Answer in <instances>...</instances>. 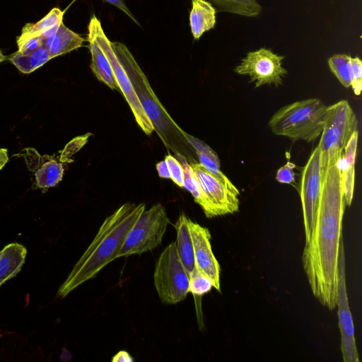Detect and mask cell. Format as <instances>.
Segmentation results:
<instances>
[{
    "mask_svg": "<svg viewBox=\"0 0 362 362\" xmlns=\"http://www.w3.org/2000/svg\"><path fill=\"white\" fill-rule=\"evenodd\" d=\"M341 170L340 160L326 172L311 234L305 243L302 255L304 272L313 296L330 310L337 308L339 256L346 206Z\"/></svg>",
    "mask_w": 362,
    "mask_h": 362,
    "instance_id": "cell-1",
    "label": "cell"
},
{
    "mask_svg": "<svg viewBox=\"0 0 362 362\" xmlns=\"http://www.w3.org/2000/svg\"><path fill=\"white\" fill-rule=\"evenodd\" d=\"M145 208L144 203L127 202L104 220L93 240L59 288L57 297H66L118 258L129 230Z\"/></svg>",
    "mask_w": 362,
    "mask_h": 362,
    "instance_id": "cell-2",
    "label": "cell"
},
{
    "mask_svg": "<svg viewBox=\"0 0 362 362\" xmlns=\"http://www.w3.org/2000/svg\"><path fill=\"white\" fill-rule=\"evenodd\" d=\"M90 35L107 57L118 84L130 106L135 119L141 129L148 135L155 130L153 124L146 115L136 94L129 76V65L134 57L125 45L111 42L105 35L100 20L93 14L88 26Z\"/></svg>",
    "mask_w": 362,
    "mask_h": 362,
    "instance_id": "cell-3",
    "label": "cell"
},
{
    "mask_svg": "<svg viewBox=\"0 0 362 362\" xmlns=\"http://www.w3.org/2000/svg\"><path fill=\"white\" fill-rule=\"evenodd\" d=\"M327 107L316 98L296 101L277 110L269 126L276 135L312 142L322 133Z\"/></svg>",
    "mask_w": 362,
    "mask_h": 362,
    "instance_id": "cell-4",
    "label": "cell"
},
{
    "mask_svg": "<svg viewBox=\"0 0 362 362\" xmlns=\"http://www.w3.org/2000/svg\"><path fill=\"white\" fill-rule=\"evenodd\" d=\"M356 116L349 102L340 100L327 107L323 129L317 145L320 153L322 180L327 170L339 163L342 151L357 131Z\"/></svg>",
    "mask_w": 362,
    "mask_h": 362,
    "instance_id": "cell-5",
    "label": "cell"
},
{
    "mask_svg": "<svg viewBox=\"0 0 362 362\" xmlns=\"http://www.w3.org/2000/svg\"><path fill=\"white\" fill-rule=\"evenodd\" d=\"M153 282L163 303L176 304L186 298L189 277L179 257L175 242L170 243L159 255L155 265Z\"/></svg>",
    "mask_w": 362,
    "mask_h": 362,
    "instance_id": "cell-6",
    "label": "cell"
},
{
    "mask_svg": "<svg viewBox=\"0 0 362 362\" xmlns=\"http://www.w3.org/2000/svg\"><path fill=\"white\" fill-rule=\"evenodd\" d=\"M170 219L161 204L144 210L129 230L118 257L141 255L160 245Z\"/></svg>",
    "mask_w": 362,
    "mask_h": 362,
    "instance_id": "cell-7",
    "label": "cell"
},
{
    "mask_svg": "<svg viewBox=\"0 0 362 362\" xmlns=\"http://www.w3.org/2000/svg\"><path fill=\"white\" fill-rule=\"evenodd\" d=\"M284 56L278 55L272 50L261 47L250 51L235 67L234 71L250 77V83H254L255 88L264 85H281L283 78L288 74L282 66Z\"/></svg>",
    "mask_w": 362,
    "mask_h": 362,
    "instance_id": "cell-8",
    "label": "cell"
},
{
    "mask_svg": "<svg viewBox=\"0 0 362 362\" xmlns=\"http://www.w3.org/2000/svg\"><path fill=\"white\" fill-rule=\"evenodd\" d=\"M322 182L320 153L317 146L303 167L299 185L305 242L309 240L311 234L313 220L320 199Z\"/></svg>",
    "mask_w": 362,
    "mask_h": 362,
    "instance_id": "cell-9",
    "label": "cell"
},
{
    "mask_svg": "<svg viewBox=\"0 0 362 362\" xmlns=\"http://www.w3.org/2000/svg\"><path fill=\"white\" fill-rule=\"evenodd\" d=\"M337 307L339 328L341 334V350L344 362H358L354 336V327L350 311L346 285L345 252L343 240L341 241L339 256V283Z\"/></svg>",
    "mask_w": 362,
    "mask_h": 362,
    "instance_id": "cell-10",
    "label": "cell"
},
{
    "mask_svg": "<svg viewBox=\"0 0 362 362\" xmlns=\"http://www.w3.org/2000/svg\"><path fill=\"white\" fill-rule=\"evenodd\" d=\"M202 189L212 205L218 216L234 214L239 210L238 196L216 176L209 173L199 163H192Z\"/></svg>",
    "mask_w": 362,
    "mask_h": 362,
    "instance_id": "cell-11",
    "label": "cell"
},
{
    "mask_svg": "<svg viewBox=\"0 0 362 362\" xmlns=\"http://www.w3.org/2000/svg\"><path fill=\"white\" fill-rule=\"evenodd\" d=\"M196 269L208 276L213 286L221 291L220 265L215 257L211 245V233L207 228L189 220Z\"/></svg>",
    "mask_w": 362,
    "mask_h": 362,
    "instance_id": "cell-12",
    "label": "cell"
},
{
    "mask_svg": "<svg viewBox=\"0 0 362 362\" xmlns=\"http://www.w3.org/2000/svg\"><path fill=\"white\" fill-rule=\"evenodd\" d=\"M84 40L62 22L55 33L42 40V43L49 50L50 59H52L81 47Z\"/></svg>",
    "mask_w": 362,
    "mask_h": 362,
    "instance_id": "cell-13",
    "label": "cell"
},
{
    "mask_svg": "<svg viewBox=\"0 0 362 362\" xmlns=\"http://www.w3.org/2000/svg\"><path fill=\"white\" fill-rule=\"evenodd\" d=\"M216 10L206 0H192L189 12V26L194 40H199L202 35L213 29L216 23Z\"/></svg>",
    "mask_w": 362,
    "mask_h": 362,
    "instance_id": "cell-14",
    "label": "cell"
},
{
    "mask_svg": "<svg viewBox=\"0 0 362 362\" xmlns=\"http://www.w3.org/2000/svg\"><path fill=\"white\" fill-rule=\"evenodd\" d=\"M358 133L357 130L352 134L344 149L345 150L344 156L343 157L344 161H342V158L341 159V186L345 202L348 206H351L354 196L355 180L354 168L358 146Z\"/></svg>",
    "mask_w": 362,
    "mask_h": 362,
    "instance_id": "cell-15",
    "label": "cell"
},
{
    "mask_svg": "<svg viewBox=\"0 0 362 362\" xmlns=\"http://www.w3.org/2000/svg\"><path fill=\"white\" fill-rule=\"evenodd\" d=\"M187 140L193 146L199 158V163L209 173L222 181L228 189L237 196L240 192L238 188L229 180L221 170L220 160L216 153L202 141L189 134Z\"/></svg>",
    "mask_w": 362,
    "mask_h": 362,
    "instance_id": "cell-16",
    "label": "cell"
},
{
    "mask_svg": "<svg viewBox=\"0 0 362 362\" xmlns=\"http://www.w3.org/2000/svg\"><path fill=\"white\" fill-rule=\"evenodd\" d=\"M189 220L184 213H181L175 225L177 251L189 276L196 269Z\"/></svg>",
    "mask_w": 362,
    "mask_h": 362,
    "instance_id": "cell-17",
    "label": "cell"
},
{
    "mask_svg": "<svg viewBox=\"0 0 362 362\" xmlns=\"http://www.w3.org/2000/svg\"><path fill=\"white\" fill-rule=\"evenodd\" d=\"M26 255V247L17 243L8 244L0 251V286L19 273Z\"/></svg>",
    "mask_w": 362,
    "mask_h": 362,
    "instance_id": "cell-18",
    "label": "cell"
},
{
    "mask_svg": "<svg viewBox=\"0 0 362 362\" xmlns=\"http://www.w3.org/2000/svg\"><path fill=\"white\" fill-rule=\"evenodd\" d=\"M89 49L91 54L90 69L95 77L113 90H119L111 64L94 38L88 34Z\"/></svg>",
    "mask_w": 362,
    "mask_h": 362,
    "instance_id": "cell-19",
    "label": "cell"
},
{
    "mask_svg": "<svg viewBox=\"0 0 362 362\" xmlns=\"http://www.w3.org/2000/svg\"><path fill=\"white\" fill-rule=\"evenodd\" d=\"M180 163H181L183 169V187L192 194L194 202L202 207L207 218L218 216L214 206L203 192L191 165L187 162L185 158H182Z\"/></svg>",
    "mask_w": 362,
    "mask_h": 362,
    "instance_id": "cell-20",
    "label": "cell"
},
{
    "mask_svg": "<svg viewBox=\"0 0 362 362\" xmlns=\"http://www.w3.org/2000/svg\"><path fill=\"white\" fill-rule=\"evenodd\" d=\"M8 59L22 73L29 74L42 66L50 59L49 50L42 46L36 50L23 54L17 51Z\"/></svg>",
    "mask_w": 362,
    "mask_h": 362,
    "instance_id": "cell-21",
    "label": "cell"
},
{
    "mask_svg": "<svg viewBox=\"0 0 362 362\" xmlns=\"http://www.w3.org/2000/svg\"><path fill=\"white\" fill-rule=\"evenodd\" d=\"M220 11L245 17H255L260 14L262 6L257 0H206Z\"/></svg>",
    "mask_w": 362,
    "mask_h": 362,
    "instance_id": "cell-22",
    "label": "cell"
},
{
    "mask_svg": "<svg viewBox=\"0 0 362 362\" xmlns=\"http://www.w3.org/2000/svg\"><path fill=\"white\" fill-rule=\"evenodd\" d=\"M64 11L59 8H52L44 18L35 23H28L22 29L21 38L40 36L63 21Z\"/></svg>",
    "mask_w": 362,
    "mask_h": 362,
    "instance_id": "cell-23",
    "label": "cell"
},
{
    "mask_svg": "<svg viewBox=\"0 0 362 362\" xmlns=\"http://www.w3.org/2000/svg\"><path fill=\"white\" fill-rule=\"evenodd\" d=\"M64 170L63 165L55 160L45 163L35 173L37 187L48 188L57 185L62 180Z\"/></svg>",
    "mask_w": 362,
    "mask_h": 362,
    "instance_id": "cell-24",
    "label": "cell"
},
{
    "mask_svg": "<svg viewBox=\"0 0 362 362\" xmlns=\"http://www.w3.org/2000/svg\"><path fill=\"white\" fill-rule=\"evenodd\" d=\"M351 57L347 54H335L328 59V65L339 81L345 88L351 86Z\"/></svg>",
    "mask_w": 362,
    "mask_h": 362,
    "instance_id": "cell-25",
    "label": "cell"
},
{
    "mask_svg": "<svg viewBox=\"0 0 362 362\" xmlns=\"http://www.w3.org/2000/svg\"><path fill=\"white\" fill-rule=\"evenodd\" d=\"M189 292L200 297L209 292L213 286L211 280L197 269L189 275Z\"/></svg>",
    "mask_w": 362,
    "mask_h": 362,
    "instance_id": "cell-26",
    "label": "cell"
},
{
    "mask_svg": "<svg viewBox=\"0 0 362 362\" xmlns=\"http://www.w3.org/2000/svg\"><path fill=\"white\" fill-rule=\"evenodd\" d=\"M351 87L355 95H359L362 89V62L359 57L351 58Z\"/></svg>",
    "mask_w": 362,
    "mask_h": 362,
    "instance_id": "cell-27",
    "label": "cell"
},
{
    "mask_svg": "<svg viewBox=\"0 0 362 362\" xmlns=\"http://www.w3.org/2000/svg\"><path fill=\"white\" fill-rule=\"evenodd\" d=\"M167 163L170 179L179 187H183L184 175L183 169L180 161L171 155H168L165 158Z\"/></svg>",
    "mask_w": 362,
    "mask_h": 362,
    "instance_id": "cell-28",
    "label": "cell"
},
{
    "mask_svg": "<svg viewBox=\"0 0 362 362\" xmlns=\"http://www.w3.org/2000/svg\"><path fill=\"white\" fill-rule=\"evenodd\" d=\"M295 168L293 163L288 161L277 170L276 180L283 184L293 185L296 182Z\"/></svg>",
    "mask_w": 362,
    "mask_h": 362,
    "instance_id": "cell-29",
    "label": "cell"
},
{
    "mask_svg": "<svg viewBox=\"0 0 362 362\" xmlns=\"http://www.w3.org/2000/svg\"><path fill=\"white\" fill-rule=\"evenodd\" d=\"M86 136H78L66 144L60 156V161L70 162V157L76 153L86 142Z\"/></svg>",
    "mask_w": 362,
    "mask_h": 362,
    "instance_id": "cell-30",
    "label": "cell"
},
{
    "mask_svg": "<svg viewBox=\"0 0 362 362\" xmlns=\"http://www.w3.org/2000/svg\"><path fill=\"white\" fill-rule=\"evenodd\" d=\"M18 52L23 54L33 52L42 46V40L38 36L28 37H17Z\"/></svg>",
    "mask_w": 362,
    "mask_h": 362,
    "instance_id": "cell-31",
    "label": "cell"
},
{
    "mask_svg": "<svg viewBox=\"0 0 362 362\" xmlns=\"http://www.w3.org/2000/svg\"><path fill=\"white\" fill-rule=\"evenodd\" d=\"M105 2H107L114 6L117 7V8L120 9L122 11H123L125 14H127L132 21H134L137 25H139V23L136 19V18L134 16L132 13L130 11V10L128 8L127 6L126 5L124 0H103Z\"/></svg>",
    "mask_w": 362,
    "mask_h": 362,
    "instance_id": "cell-32",
    "label": "cell"
},
{
    "mask_svg": "<svg viewBox=\"0 0 362 362\" xmlns=\"http://www.w3.org/2000/svg\"><path fill=\"white\" fill-rule=\"evenodd\" d=\"M112 362H132L134 358L126 351H118L112 358Z\"/></svg>",
    "mask_w": 362,
    "mask_h": 362,
    "instance_id": "cell-33",
    "label": "cell"
},
{
    "mask_svg": "<svg viewBox=\"0 0 362 362\" xmlns=\"http://www.w3.org/2000/svg\"><path fill=\"white\" fill-rule=\"evenodd\" d=\"M156 170L159 177L165 179H170L168 168L165 160L156 164Z\"/></svg>",
    "mask_w": 362,
    "mask_h": 362,
    "instance_id": "cell-34",
    "label": "cell"
},
{
    "mask_svg": "<svg viewBox=\"0 0 362 362\" xmlns=\"http://www.w3.org/2000/svg\"><path fill=\"white\" fill-rule=\"evenodd\" d=\"M8 160L7 149L0 148V170Z\"/></svg>",
    "mask_w": 362,
    "mask_h": 362,
    "instance_id": "cell-35",
    "label": "cell"
},
{
    "mask_svg": "<svg viewBox=\"0 0 362 362\" xmlns=\"http://www.w3.org/2000/svg\"><path fill=\"white\" fill-rule=\"evenodd\" d=\"M6 57L3 54L1 50L0 49V62L4 61Z\"/></svg>",
    "mask_w": 362,
    "mask_h": 362,
    "instance_id": "cell-36",
    "label": "cell"
}]
</instances>
